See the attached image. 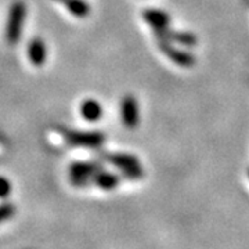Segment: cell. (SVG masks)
<instances>
[{"instance_id":"6","label":"cell","mask_w":249,"mask_h":249,"mask_svg":"<svg viewBox=\"0 0 249 249\" xmlns=\"http://www.w3.org/2000/svg\"><path fill=\"white\" fill-rule=\"evenodd\" d=\"M121 119L126 129L133 130L140 124L139 103L132 94H126L121 101Z\"/></svg>"},{"instance_id":"10","label":"cell","mask_w":249,"mask_h":249,"mask_svg":"<svg viewBox=\"0 0 249 249\" xmlns=\"http://www.w3.org/2000/svg\"><path fill=\"white\" fill-rule=\"evenodd\" d=\"M93 184H96L98 188L104 190V191H111L114 190L115 187H118L119 184V178L114 175V173H109V172H106V170L100 169L94 175L93 178Z\"/></svg>"},{"instance_id":"13","label":"cell","mask_w":249,"mask_h":249,"mask_svg":"<svg viewBox=\"0 0 249 249\" xmlns=\"http://www.w3.org/2000/svg\"><path fill=\"white\" fill-rule=\"evenodd\" d=\"M16 213V208L14 205L10 204V202H6V204L0 205V223L6 222L11 219Z\"/></svg>"},{"instance_id":"5","label":"cell","mask_w":249,"mask_h":249,"mask_svg":"<svg viewBox=\"0 0 249 249\" xmlns=\"http://www.w3.org/2000/svg\"><path fill=\"white\" fill-rule=\"evenodd\" d=\"M142 18L145 19V22L151 27V29L155 34L157 39H160L169 32L170 29V17L168 13H165L163 10L148 9L142 13Z\"/></svg>"},{"instance_id":"1","label":"cell","mask_w":249,"mask_h":249,"mask_svg":"<svg viewBox=\"0 0 249 249\" xmlns=\"http://www.w3.org/2000/svg\"><path fill=\"white\" fill-rule=\"evenodd\" d=\"M27 18V4L22 0H14L9 9L4 37L9 46H16L21 39Z\"/></svg>"},{"instance_id":"11","label":"cell","mask_w":249,"mask_h":249,"mask_svg":"<svg viewBox=\"0 0 249 249\" xmlns=\"http://www.w3.org/2000/svg\"><path fill=\"white\" fill-rule=\"evenodd\" d=\"M54 1L61 3L76 18H85L90 14L89 3L85 0H54Z\"/></svg>"},{"instance_id":"3","label":"cell","mask_w":249,"mask_h":249,"mask_svg":"<svg viewBox=\"0 0 249 249\" xmlns=\"http://www.w3.org/2000/svg\"><path fill=\"white\" fill-rule=\"evenodd\" d=\"M100 169L101 166L96 162H73L68 172L70 181L75 187L88 186Z\"/></svg>"},{"instance_id":"12","label":"cell","mask_w":249,"mask_h":249,"mask_svg":"<svg viewBox=\"0 0 249 249\" xmlns=\"http://www.w3.org/2000/svg\"><path fill=\"white\" fill-rule=\"evenodd\" d=\"M160 39H168L170 42H176L178 45L183 46H196V37L191 34H187V32H173V31H169L166 35ZM160 39H157V40H160Z\"/></svg>"},{"instance_id":"2","label":"cell","mask_w":249,"mask_h":249,"mask_svg":"<svg viewBox=\"0 0 249 249\" xmlns=\"http://www.w3.org/2000/svg\"><path fill=\"white\" fill-rule=\"evenodd\" d=\"M60 133L64 140L70 145L75 147H86V148H97L104 142V136L98 132H78L61 127Z\"/></svg>"},{"instance_id":"7","label":"cell","mask_w":249,"mask_h":249,"mask_svg":"<svg viewBox=\"0 0 249 249\" xmlns=\"http://www.w3.org/2000/svg\"><path fill=\"white\" fill-rule=\"evenodd\" d=\"M158 47L162 53L165 54L170 61L175 62L178 67H183V68H190L196 64V58L184 50H178V47L172 45V42L168 39H160L158 40Z\"/></svg>"},{"instance_id":"14","label":"cell","mask_w":249,"mask_h":249,"mask_svg":"<svg viewBox=\"0 0 249 249\" xmlns=\"http://www.w3.org/2000/svg\"><path fill=\"white\" fill-rule=\"evenodd\" d=\"M11 193V183H10L9 178L0 176V198L1 199H6Z\"/></svg>"},{"instance_id":"8","label":"cell","mask_w":249,"mask_h":249,"mask_svg":"<svg viewBox=\"0 0 249 249\" xmlns=\"http://www.w3.org/2000/svg\"><path fill=\"white\" fill-rule=\"evenodd\" d=\"M28 57L32 65L42 67L45 65L47 58V47L46 43L42 40V37H34L29 45H28Z\"/></svg>"},{"instance_id":"4","label":"cell","mask_w":249,"mask_h":249,"mask_svg":"<svg viewBox=\"0 0 249 249\" xmlns=\"http://www.w3.org/2000/svg\"><path fill=\"white\" fill-rule=\"evenodd\" d=\"M108 160L122 172L124 178L137 180L142 176V168L140 160L130 154H111Z\"/></svg>"},{"instance_id":"9","label":"cell","mask_w":249,"mask_h":249,"mask_svg":"<svg viewBox=\"0 0 249 249\" xmlns=\"http://www.w3.org/2000/svg\"><path fill=\"white\" fill-rule=\"evenodd\" d=\"M80 116L88 122H97L103 116V107L94 98H86L79 106Z\"/></svg>"}]
</instances>
